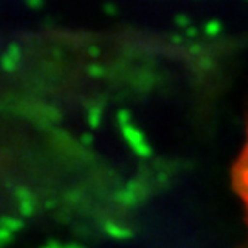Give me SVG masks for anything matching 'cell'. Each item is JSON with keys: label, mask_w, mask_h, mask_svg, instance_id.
Masks as SVG:
<instances>
[{"label": "cell", "mask_w": 248, "mask_h": 248, "mask_svg": "<svg viewBox=\"0 0 248 248\" xmlns=\"http://www.w3.org/2000/svg\"><path fill=\"white\" fill-rule=\"evenodd\" d=\"M122 136L127 142V145L133 149V153L140 158H149L153 155V149H151L149 142L145 140V134L136 127V125H129V127H124L122 129Z\"/></svg>", "instance_id": "obj_1"}, {"label": "cell", "mask_w": 248, "mask_h": 248, "mask_svg": "<svg viewBox=\"0 0 248 248\" xmlns=\"http://www.w3.org/2000/svg\"><path fill=\"white\" fill-rule=\"evenodd\" d=\"M143 199H145V187H143L138 180L129 182V184L116 195V201L122 204L124 208H136Z\"/></svg>", "instance_id": "obj_2"}, {"label": "cell", "mask_w": 248, "mask_h": 248, "mask_svg": "<svg viewBox=\"0 0 248 248\" xmlns=\"http://www.w3.org/2000/svg\"><path fill=\"white\" fill-rule=\"evenodd\" d=\"M15 201H17L18 213H20L22 217H31V215L35 213V208H37L35 197H33V193H31L28 187L20 186L15 189Z\"/></svg>", "instance_id": "obj_3"}, {"label": "cell", "mask_w": 248, "mask_h": 248, "mask_svg": "<svg viewBox=\"0 0 248 248\" xmlns=\"http://www.w3.org/2000/svg\"><path fill=\"white\" fill-rule=\"evenodd\" d=\"M24 228V222L22 219H18V217H11V215H6L4 219H2V224H0V245H9L13 237H15V233L20 232Z\"/></svg>", "instance_id": "obj_4"}, {"label": "cell", "mask_w": 248, "mask_h": 248, "mask_svg": "<svg viewBox=\"0 0 248 248\" xmlns=\"http://www.w3.org/2000/svg\"><path fill=\"white\" fill-rule=\"evenodd\" d=\"M20 57H22V52H20V46L17 43H11V45L6 48V52L2 55V70L6 74H13V72L18 68L20 64Z\"/></svg>", "instance_id": "obj_5"}, {"label": "cell", "mask_w": 248, "mask_h": 248, "mask_svg": "<svg viewBox=\"0 0 248 248\" xmlns=\"http://www.w3.org/2000/svg\"><path fill=\"white\" fill-rule=\"evenodd\" d=\"M103 232L107 233V237L116 239V241H129V239H133V235H134V232L131 230L129 226H125V224L116 222V221L103 222Z\"/></svg>", "instance_id": "obj_6"}, {"label": "cell", "mask_w": 248, "mask_h": 248, "mask_svg": "<svg viewBox=\"0 0 248 248\" xmlns=\"http://www.w3.org/2000/svg\"><path fill=\"white\" fill-rule=\"evenodd\" d=\"M101 114H103V108H101V105L90 103V105L87 107V124H89L90 129H96V127H99Z\"/></svg>", "instance_id": "obj_7"}, {"label": "cell", "mask_w": 248, "mask_h": 248, "mask_svg": "<svg viewBox=\"0 0 248 248\" xmlns=\"http://www.w3.org/2000/svg\"><path fill=\"white\" fill-rule=\"evenodd\" d=\"M202 33L206 37H217L222 33V22L221 20H217V18H212V20H208L206 24L202 26Z\"/></svg>", "instance_id": "obj_8"}, {"label": "cell", "mask_w": 248, "mask_h": 248, "mask_svg": "<svg viewBox=\"0 0 248 248\" xmlns=\"http://www.w3.org/2000/svg\"><path fill=\"white\" fill-rule=\"evenodd\" d=\"M116 122H118V125H120V129L133 125V114H131V110L120 108V110L116 112Z\"/></svg>", "instance_id": "obj_9"}, {"label": "cell", "mask_w": 248, "mask_h": 248, "mask_svg": "<svg viewBox=\"0 0 248 248\" xmlns=\"http://www.w3.org/2000/svg\"><path fill=\"white\" fill-rule=\"evenodd\" d=\"M87 74H89L92 79H99V78H103V74H105V68L98 64V62H92L87 66Z\"/></svg>", "instance_id": "obj_10"}, {"label": "cell", "mask_w": 248, "mask_h": 248, "mask_svg": "<svg viewBox=\"0 0 248 248\" xmlns=\"http://www.w3.org/2000/svg\"><path fill=\"white\" fill-rule=\"evenodd\" d=\"M175 24L186 31L187 28H191V20H189L186 13H178V15H175Z\"/></svg>", "instance_id": "obj_11"}, {"label": "cell", "mask_w": 248, "mask_h": 248, "mask_svg": "<svg viewBox=\"0 0 248 248\" xmlns=\"http://www.w3.org/2000/svg\"><path fill=\"white\" fill-rule=\"evenodd\" d=\"M118 11H120V9H118V6H116L114 2H105V4H103V13H107L108 17H116Z\"/></svg>", "instance_id": "obj_12"}, {"label": "cell", "mask_w": 248, "mask_h": 248, "mask_svg": "<svg viewBox=\"0 0 248 248\" xmlns=\"http://www.w3.org/2000/svg\"><path fill=\"white\" fill-rule=\"evenodd\" d=\"M24 4L30 9H41L45 6V0H24Z\"/></svg>", "instance_id": "obj_13"}, {"label": "cell", "mask_w": 248, "mask_h": 248, "mask_svg": "<svg viewBox=\"0 0 248 248\" xmlns=\"http://www.w3.org/2000/svg\"><path fill=\"white\" fill-rule=\"evenodd\" d=\"M197 33H199V30H197L195 26L187 28L186 31H184V35H186V37H189V39H193V37H197Z\"/></svg>", "instance_id": "obj_14"}, {"label": "cell", "mask_w": 248, "mask_h": 248, "mask_svg": "<svg viewBox=\"0 0 248 248\" xmlns=\"http://www.w3.org/2000/svg\"><path fill=\"white\" fill-rule=\"evenodd\" d=\"M81 142H83V143H92V134L85 133L83 136H81Z\"/></svg>", "instance_id": "obj_15"}, {"label": "cell", "mask_w": 248, "mask_h": 248, "mask_svg": "<svg viewBox=\"0 0 248 248\" xmlns=\"http://www.w3.org/2000/svg\"><path fill=\"white\" fill-rule=\"evenodd\" d=\"M43 248H64L62 245H59V243H55V241H50L48 245H45Z\"/></svg>", "instance_id": "obj_16"}, {"label": "cell", "mask_w": 248, "mask_h": 248, "mask_svg": "<svg viewBox=\"0 0 248 248\" xmlns=\"http://www.w3.org/2000/svg\"><path fill=\"white\" fill-rule=\"evenodd\" d=\"M89 53L92 55V57H96V55L99 53V50L96 48V46H90V48H89Z\"/></svg>", "instance_id": "obj_17"}, {"label": "cell", "mask_w": 248, "mask_h": 248, "mask_svg": "<svg viewBox=\"0 0 248 248\" xmlns=\"http://www.w3.org/2000/svg\"><path fill=\"white\" fill-rule=\"evenodd\" d=\"M189 52H191V53H199V52H201V48H199V45H191V46H189Z\"/></svg>", "instance_id": "obj_18"}, {"label": "cell", "mask_w": 248, "mask_h": 248, "mask_svg": "<svg viewBox=\"0 0 248 248\" xmlns=\"http://www.w3.org/2000/svg\"><path fill=\"white\" fill-rule=\"evenodd\" d=\"M171 43H177V45H178V43H182V37H180V35H173V37H171Z\"/></svg>", "instance_id": "obj_19"}, {"label": "cell", "mask_w": 248, "mask_h": 248, "mask_svg": "<svg viewBox=\"0 0 248 248\" xmlns=\"http://www.w3.org/2000/svg\"><path fill=\"white\" fill-rule=\"evenodd\" d=\"M64 248H85V247H81V245H78V243H72V245H66Z\"/></svg>", "instance_id": "obj_20"}, {"label": "cell", "mask_w": 248, "mask_h": 248, "mask_svg": "<svg viewBox=\"0 0 248 248\" xmlns=\"http://www.w3.org/2000/svg\"><path fill=\"white\" fill-rule=\"evenodd\" d=\"M247 2H248V0H247Z\"/></svg>", "instance_id": "obj_21"}]
</instances>
